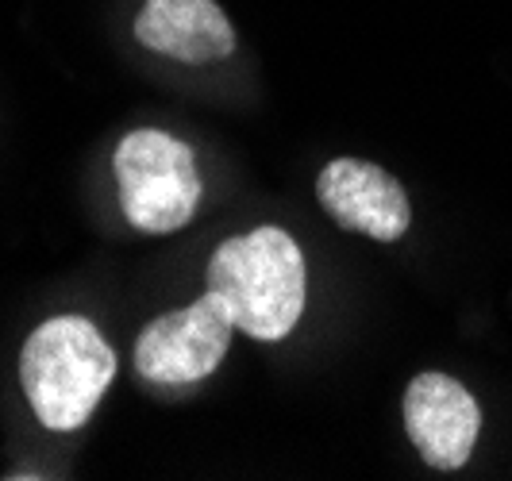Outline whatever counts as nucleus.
<instances>
[{
	"label": "nucleus",
	"instance_id": "nucleus-4",
	"mask_svg": "<svg viewBox=\"0 0 512 481\" xmlns=\"http://www.w3.org/2000/svg\"><path fill=\"white\" fill-rule=\"evenodd\" d=\"M231 328L235 324L228 304L208 289L201 301L162 312L143 328L135 343V370L154 385H189L208 378L228 355Z\"/></svg>",
	"mask_w": 512,
	"mask_h": 481
},
{
	"label": "nucleus",
	"instance_id": "nucleus-7",
	"mask_svg": "<svg viewBox=\"0 0 512 481\" xmlns=\"http://www.w3.org/2000/svg\"><path fill=\"white\" fill-rule=\"evenodd\" d=\"M135 39L189 66L220 62L235 51V27L216 0H147L135 16Z\"/></svg>",
	"mask_w": 512,
	"mask_h": 481
},
{
	"label": "nucleus",
	"instance_id": "nucleus-5",
	"mask_svg": "<svg viewBox=\"0 0 512 481\" xmlns=\"http://www.w3.org/2000/svg\"><path fill=\"white\" fill-rule=\"evenodd\" d=\"M405 428L432 470H462L474 455L482 412L462 381L420 374L405 393Z\"/></svg>",
	"mask_w": 512,
	"mask_h": 481
},
{
	"label": "nucleus",
	"instance_id": "nucleus-6",
	"mask_svg": "<svg viewBox=\"0 0 512 481\" xmlns=\"http://www.w3.org/2000/svg\"><path fill=\"white\" fill-rule=\"evenodd\" d=\"M316 197L339 228L393 243L409 231V197L401 181L362 158H335L316 178Z\"/></svg>",
	"mask_w": 512,
	"mask_h": 481
},
{
	"label": "nucleus",
	"instance_id": "nucleus-2",
	"mask_svg": "<svg viewBox=\"0 0 512 481\" xmlns=\"http://www.w3.org/2000/svg\"><path fill=\"white\" fill-rule=\"evenodd\" d=\"M116 378V355L85 316H54L27 335L20 381L31 412L51 431H77Z\"/></svg>",
	"mask_w": 512,
	"mask_h": 481
},
{
	"label": "nucleus",
	"instance_id": "nucleus-1",
	"mask_svg": "<svg viewBox=\"0 0 512 481\" xmlns=\"http://www.w3.org/2000/svg\"><path fill=\"white\" fill-rule=\"evenodd\" d=\"M208 289L228 304L231 324L251 339L278 343L305 312V258L282 228H255L220 243L208 262Z\"/></svg>",
	"mask_w": 512,
	"mask_h": 481
},
{
	"label": "nucleus",
	"instance_id": "nucleus-3",
	"mask_svg": "<svg viewBox=\"0 0 512 481\" xmlns=\"http://www.w3.org/2000/svg\"><path fill=\"white\" fill-rule=\"evenodd\" d=\"M112 166L131 228L147 235H170L193 220L201 204V174L189 143L143 127L120 139Z\"/></svg>",
	"mask_w": 512,
	"mask_h": 481
}]
</instances>
